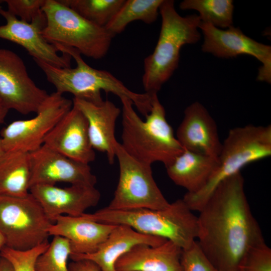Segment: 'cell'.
Segmentation results:
<instances>
[{"label": "cell", "mask_w": 271, "mask_h": 271, "mask_svg": "<svg viewBox=\"0 0 271 271\" xmlns=\"http://www.w3.org/2000/svg\"><path fill=\"white\" fill-rule=\"evenodd\" d=\"M47 240L32 248L20 250L5 246L0 251V256L8 260L14 271H36L35 263L38 256L48 248Z\"/></svg>", "instance_id": "28"}, {"label": "cell", "mask_w": 271, "mask_h": 271, "mask_svg": "<svg viewBox=\"0 0 271 271\" xmlns=\"http://www.w3.org/2000/svg\"><path fill=\"white\" fill-rule=\"evenodd\" d=\"M199 212L196 241L219 271H240L248 251L264 242L240 172L222 182Z\"/></svg>", "instance_id": "1"}, {"label": "cell", "mask_w": 271, "mask_h": 271, "mask_svg": "<svg viewBox=\"0 0 271 271\" xmlns=\"http://www.w3.org/2000/svg\"><path fill=\"white\" fill-rule=\"evenodd\" d=\"M53 223L30 193L22 197L0 195V231L5 246L25 250L48 240Z\"/></svg>", "instance_id": "8"}, {"label": "cell", "mask_w": 271, "mask_h": 271, "mask_svg": "<svg viewBox=\"0 0 271 271\" xmlns=\"http://www.w3.org/2000/svg\"><path fill=\"white\" fill-rule=\"evenodd\" d=\"M176 137L184 150L216 159L219 156L222 143L216 123L207 109L199 102L191 103L185 109Z\"/></svg>", "instance_id": "17"}, {"label": "cell", "mask_w": 271, "mask_h": 271, "mask_svg": "<svg viewBox=\"0 0 271 271\" xmlns=\"http://www.w3.org/2000/svg\"><path fill=\"white\" fill-rule=\"evenodd\" d=\"M114 150L119 164V179L113 197L106 208L126 210L167 207L170 203L155 181L151 165L130 156L117 141Z\"/></svg>", "instance_id": "9"}, {"label": "cell", "mask_w": 271, "mask_h": 271, "mask_svg": "<svg viewBox=\"0 0 271 271\" xmlns=\"http://www.w3.org/2000/svg\"><path fill=\"white\" fill-rule=\"evenodd\" d=\"M42 11L46 24L41 33L49 43L73 48L94 59L106 55L113 37L105 27L86 20L59 1L45 0Z\"/></svg>", "instance_id": "7"}, {"label": "cell", "mask_w": 271, "mask_h": 271, "mask_svg": "<svg viewBox=\"0 0 271 271\" xmlns=\"http://www.w3.org/2000/svg\"><path fill=\"white\" fill-rule=\"evenodd\" d=\"M163 0H126L105 27L114 37L134 21L152 24L157 19Z\"/></svg>", "instance_id": "24"}, {"label": "cell", "mask_w": 271, "mask_h": 271, "mask_svg": "<svg viewBox=\"0 0 271 271\" xmlns=\"http://www.w3.org/2000/svg\"><path fill=\"white\" fill-rule=\"evenodd\" d=\"M0 271H14L10 262L5 258L0 256Z\"/></svg>", "instance_id": "33"}, {"label": "cell", "mask_w": 271, "mask_h": 271, "mask_svg": "<svg viewBox=\"0 0 271 271\" xmlns=\"http://www.w3.org/2000/svg\"><path fill=\"white\" fill-rule=\"evenodd\" d=\"M68 267L70 271H101L96 263L87 259L73 261Z\"/></svg>", "instance_id": "32"}, {"label": "cell", "mask_w": 271, "mask_h": 271, "mask_svg": "<svg viewBox=\"0 0 271 271\" xmlns=\"http://www.w3.org/2000/svg\"><path fill=\"white\" fill-rule=\"evenodd\" d=\"M240 271H271V249L265 241L248 251L241 264Z\"/></svg>", "instance_id": "29"}, {"label": "cell", "mask_w": 271, "mask_h": 271, "mask_svg": "<svg viewBox=\"0 0 271 271\" xmlns=\"http://www.w3.org/2000/svg\"><path fill=\"white\" fill-rule=\"evenodd\" d=\"M54 46L59 52L69 55L76 63L74 68H62L34 59L44 73L47 80L54 86L56 92L61 94L70 93L74 98L99 103L103 100L101 92L104 91L106 93L114 94L120 99H130L145 117L150 113L154 94L134 92L110 72L90 66L76 49L61 45Z\"/></svg>", "instance_id": "2"}, {"label": "cell", "mask_w": 271, "mask_h": 271, "mask_svg": "<svg viewBox=\"0 0 271 271\" xmlns=\"http://www.w3.org/2000/svg\"><path fill=\"white\" fill-rule=\"evenodd\" d=\"M159 13L162 25L153 52L144 61L142 83L145 92L157 94L178 67L181 48L197 43L201 34V20L196 14L181 16L174 1L163 0Z\"/></svg>", "instance_id": "4"}, {"label": "cell", "mask_w": 271, "mask_h": 271, "mask_svg": "<svg viewBox=\"0 0 271 271\" xmlns=\"http://www.w3.org/2000/svg\"><path fill=\"white\" fill-rule=\"evenodd\" d=\"M167 240L160 237L144 234L129 226L116 225L106 240L94 252L70 255L73 261L87 259L96 263L101 271H116L115 264L117 259L134 246L146 244L160 245Z\"/></svg>", "instance_id": "21"}, {"label": "cell", "mask_w": 271, "mask_h": 271, "mask_svg": "<svg viewBox=\"0 0 271 271\" xmlns=\"http://www.w3.org/2000/svg\"><path fill=\"white\" fill-rule=\"evenodd\" d=\"M0 15L6 21L5 25L0 26V38L22 46L34 59L59 67H70L71 57L64 54H58L55 46L49 43L42 34L46 24L45 15L27 23L18 19L1 7Z\"/></svg>", "instance_id": "14"}, {"label": "cell", "mask_w": 271, "mask_h": 271, "mask_svg": "<svg viewBox=\"0 0 271 271\" xmlns=\"http://www.w3.org/2000/svg\"><path fill=\"white\" fill-rule=\"evenodd\" d=\"M203 36L202 50L221 58L241 55L254 57L262 63L258 79L270 82L271 47L258 42L232 26L222 29L201 21L199 26Z\"/></svg>", "instance_id": "12"}, {"label": "cell", "mask_w": 271, "mask_h": 271, "mask_svg": "<svg viewBox=\"0 0 271 271\" xmlns=\"http://www.w3.org/2000/svg\"><path fill=\"white\" fill-rule=\"evenodd\" d=\"M72 251L69 241L60 236H54L46 250L37 258L36 271H70L67 263Z\"/></svg>", "instance_id": "27"}, {"label": "cell", "mask_w": 271, "mask_h": 271, "mask_svg": "<svg viewBox=\"0 0 271 271\" xmlns=\"http://www.w3.org/2000/svg\"><path fill=\"white\" fill-rule=\"evenodd\" d=\"M218 165L217 159L187 150L166 166L167 173L177 185L195 193L207 183Z\"/></svg>", "instance_id": "22"}, {"label": "cell", "mask_w": 271, "mask_h": 271, "mask_svg": "<svg viewBox=\"0 0 271 271\" xmlns=\"http://www.w3.org/2000/svg\"><path fill=\"white\" fill-rule=\"evenodd\" d=\"M179 8L197 11L201 22L219 29H227L233 24L234 6L231 0H184Z\"/></svg>", "instance_id": "25"}, {"label": "cell", "mask_w": 271, "mask_h": 271, "mask_svg": "<svg viewBox=\"0 0 271 271\" xmlns=\"http://www.w3.org/2000/svg\"><path fill=\"white\" fill-rule=\"evenodd\" d=\"M72 107V100L63 94L56 91L49 94L34 117L14 121L2 129L0 137L4 151L31 153L38 149Z\"/></svg>", "instance_id": "10"}, {"label": "cell", "mask_w": 271, "mask_h": 271, "mask_svg": "<svg viewBox=\"0 0 271 271\" xmlns=\"http://www.w3.org/2000/svg\"><path fill=\"white\" fill-rule=\"evenodd\" d=\"M31 177L29 153L5 152L0 159V195L16 197L28 195Z\"/></svg>", "instance_id": "23"}, {"label": "cell", "mask_w": 271, "mask_h": 271, "mask_svg": "<svg viewBox=\"0 0 271 271\" xmlns=\"http://www.w3.org/2000/svg\"><path fill=\"white\" fill-rule=\"evenodd\" d=\"M45 0H6L8 11L20 20L31 23L45 16L42 7Z\"/></svg>", "instance_id": "30"}, {"label": "cell", "mask_w": 271, "mask_h": 271, "mask_svg": "<svg viewBox=\"0 0 271 271\" xmlns=\"http://www.w3.org/2000/svg\"><path fill=\"white\" fill-rule=\"evenodd\" d=\"M30 193L53 223L59 216L82 215L87 209L96 206L101 197L95 186L82 185L60 187L55 185L37 184L31 187Z\"/></svg>", "instance_id": "15"}, {"label": "cell", "mask_w": 271, "mask_h": 271, "mask_svg": "<svg viewBox=\"0 0 271 271\" xmlns=\"http://www.w3.org/2000/svg\"><path fill=\"white\" fill-rule=\"evenodd\" d=\"M271 156V126L249 124L230 129L222 143L218 165L205 185L186 193L183 200L192 210L199 211L216 187L252 162Z\"/></svg>", "instance_id": "6"}, {"label": "cell", "mask_w": 271, "mask_h": 271, "mask_svg": "<svg viewBox=\"0 0 271 271\" xmlns=\"http://www.w3.org/2000/svg\"><path fill=\"white\" fill-rule=\"evenodd\" d=\"M120 100L122 131L120 144L130 156L145 164L160 162L166 167L183 151L166 119L165 108L157 94L153 96L152 108L145 120L136 112L130 99Z\"/></svg>", "instance_id": "3"}, {"label": "cell", "mask_w": 271, "mask_h": 271, "mask_svg": "<svg viewBox=\"0 0 271 271\" xmlns=\"http://www.w3.org/2000/svg\"><path fill=\"white\" fill-rule=\"evenodd\" d=\"M8 111L9 109L6 106L0 98V125L4 122Z\"/></svg>", "instance_id": "34"}, {"label": "cell", "mask_w": 271, "mask_h": 271, "mask_svg": "<svg viewBox=\"0 0 271 271\" xmlns=\"http://www.w3.org/2000/svg\"><path fill=\"white\" fill-rule=\"evenodd\" d=\"M83 215L103 223L129 226L140 233L171 241L182 249L191 246L197 237L198 217L183 199L162 209L116 210L105 207Z\"/></svg>", "instance_id": "5"}, {"label": "cell", "mask_w": 271, "mask_h": 271, "mask_svg": "<svg viewBox=\"0 0 271 271\" xmlns=\"http://www.w3.org/2000/svg\"><path fill=\"white\" fill-rule=\"evenodd\" d=\"M5 152V151H4V148L3 147V145H2V141H1V138L0 137V159L2 157L3 155L4 154Z\"/></svg>", "instance_id": "36"}, {"label": "cell", "mask_w": 271, "mask_h": 271, "mask_svg": "<svg viewBox=\"0 0 271 271\" xmlns=\"http://www.w3.org/2000/svg\"><path fill=\"white\" fill-rule=\"evenodd\" d=\"M181 262L183 271H219L206 256L196 241L189 248L183 249Z\"/></svg>", "instance_id": "31"}, {"label": "cell", "mask_w": 271, "mask_h": 271, "mask_svg": "<svg viewBox=\"0 0 271 271\" xmlns=\"http://www.w3.org/2000/svg\"><path fill=\"white\" fill-rule=\"evenodd\" d=\"M182 251L168 240L157 246L137 244L117 259L115 268L116 271H183Z\"/></svg>", "instance_id": "20"}, {"label": "cell", "mask_w": 271, "mask_h": 271, "mask_svg": "<svg viewBox=\"0 0 271 271\" xmlns=\"http://www.w3.org/2000/svg\"><path fill=\"white\" fill-rule=\"evenodd\" d=\"M73 105L85 116L91 145L95 150L106 154L108 163L112 164L115 157L114 132L120 109L111 101L106 100L94 103L73 98Z\"/></svg>", "instance_id": "19"}, {"label": "cell", "mask_w": 271, "mask_h": 271, "mask_svg": "<svg viewBox=\"0 0 271 271\" xmlns=\"http://www.w3.org/2000/svg\"><path fill=\"white\" fill-rule=\"evenodd\" d=\"M29 156L31 187L59 182L87 186L96 184V177L88 164L71 159L45 145L29 153Z\"/></svg>", "instance_id": "13"}, {"label": "cell", "mask_w": 271, "mask_h": 271, "mask_svg": "<svg viewBox=\"0 0 271 271\" xmlns=\"http://www.w3.org/2000/svg\"><path fill=\"white\" fill-rule=\"evenodd\" d=\"M48 95L30 77L18 54L0 48V98L9 110L24 115L36 113Z\"/></svg>", "instance_id": "11"}, {"label": "cell", "mask_w": 271, "mask_h": 271, "mask_svg": "<svg viewBox=\"0 0 271 271\" xmlns=\"http://www.w3.org/2000/svg\"><path fill=\"white\" fill-rule=\"evenodd\" d=\"M89 22L105 27L125 0H59Z\"/></svg>", "instance_id": "26"}, {"label": "cell", "mask_w": 271, "mask_h": 271, "mask_svg": "<svg viewBox=\"0 0 271 271\" xmlns=\"http://www.w3.org/2000/svg\"><path fill=\"white\" fill-rule=\"evenodd\" d=\"M6 245L5 240L3 235L0 231V251Z\"/></svg>", "instance_id": "35"}, {"label": "cell", "mask_w": 271, "mask_h": 271, "mask_svg": "<svg viewBox=\"0 0 271 271\" xmlns=\"http://www.w3.org/2000/svg\"><path fill=\"white\" fill-rule=\"evenodd\" d=\"M115 226L96 221L83 214L61 215L55 219L49 227V234L67 239L71 246V255L86 254L95 252Z\"/></svg>", "instance_id": "18"}, {"label": "cell", "mask_w": 271, "mask_h": 271, "mask_svg": "<svg viewBox=\"0 0 271 271\" xmlns=\"http://www.w3.org/2000/svg\"><path fill=\"white\" fill-rule=\"evenodd\" d=\"M43 145L83 164H89L95 159L87 120L73 105L46 136Z\"/></svg>", "instance_id": "16"}]
</instances>
